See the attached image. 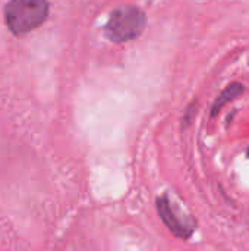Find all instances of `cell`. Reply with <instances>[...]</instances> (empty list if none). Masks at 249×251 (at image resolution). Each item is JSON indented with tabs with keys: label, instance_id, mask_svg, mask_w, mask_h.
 <instances>
[{
	"label": "cell",
	"instance_id": "obj_1",
	"mask_svg": "<svg viewBox=\"0 0 249 251\" xmlns=\"http://www.w3.org/2000/svg\"><path fill=\"white\" fill-rule=\"evenodd\" d=\"M50 12L47 0H9L4 6V22L13 35H26L41 26Z\"/></svg>",
	"mask_w": 249,
	"mask_h": 251
},
{
	"label": "cell",
	"instance_id": "obj_2",
	"mask_svg": "<svg viewBox=\"0 0 249 251\" xmlns=\"http://www.w3.org/2000/svg\"><path fill=\"white\" fill-rule=\"evenodd\" d=\"M147 26V15L136 6H120L114 9L106 24V37L112 43H126L135 40Z\"/></svg>",
	"mask_w": 249,
	"mask_h": 251
},
{
	"label": "cell",
	"instance_id": "obj_3",
	"mask_svg": "<svg viewBox=\"0 0 249 251\" xmlns=\"http://www.w3.org/2000/svg\"><path fill=\"white\" fill-rule=\"evenodd\" d=\"M157 210L164 222V225L170 229L173 235H176L181 240H188L194 232V224L186 222L185 219H181L176 213L172 201L167 199V196H161L157 199Z\"/></svg>",
	"mask_w": 249,
	"mask_h": 251
},
{
	"label": "cell",
	"instance_id": "obj_4",
	"mask_svg": "<svg viewBox=\"0 0 249 251\" xmlns=\"http://www.w3.org/2000/svg\"><path fill=\"white\" fill-rule=\"evenodd\" d=\"M244 90H245V87H244L242 84H239V82H233V84L227 85V87L220 93V96L216 99V101H214V104H213L211 115L216 116L227 103H230L232 100H235L236 97H239V96L244 93Z\"/></svg>",
	"mask_w": 249,
	"mask_h": 251
}]
</instances>
